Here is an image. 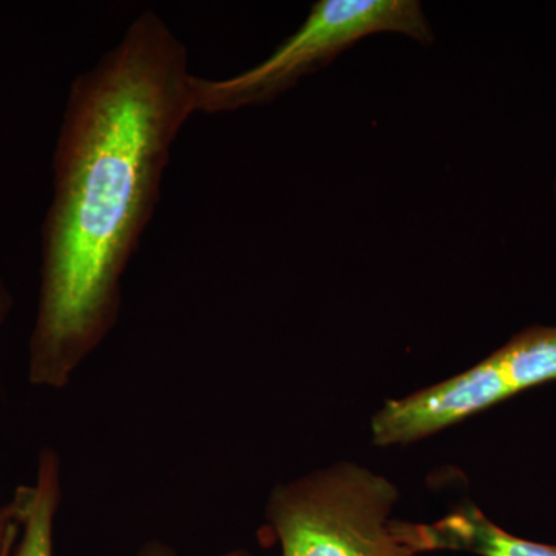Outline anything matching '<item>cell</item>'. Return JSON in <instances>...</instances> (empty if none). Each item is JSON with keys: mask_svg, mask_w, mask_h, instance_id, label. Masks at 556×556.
I'll list each match as a JSON object with an SVG mask.
<instances>
[{"mask_svg": "<svg viewBox=\"0 0 556 556\" xmlns=\"http://www.w3.org/2000/svg\"><path fill=\"white\" fill-rule=\"evenodd\" d=\"M514 396L517 393L492 353L455 378L387 401L372 416V442L380 447L412 444Z\"/></svg>", "mask_w": 556, "mask_h": 556, "instance_id": "277c9868", "label": "cell"}, {"mask_svg": "<svg viewBox=\"0 0 556 556\" xmlns=\"http://www.w3.org/2000/svg\"><path fill=\"white\" fill-rule=\"evenodd\" d=\"M62 501V464L56 450H40L33 484L17 486L10 506L20 522L11 556H53L54 521Z\"/></svg>", "mask_w": 556, "mask_h": 556, "instance_id": "5b68a950", "label": "cell"}, {"mask_svg": "<svg viewBox=\"0 0 556 556\" xmlns=\"http://www.w3.org/2000/svg\"><path fill=\"white\" fill-rule=\"evenodd\" d=\"M439 544L442 551L479 556H556V544L511 535L471 503L445 515L439 525Z\"/></svg>", "mask_w": 556, "mask_h": 556, "instance_id": "8992f818", "label": "cell"}, {"mask_svg": "<svg viewBox=\"0 0 556 556\" xmlns=\"http://www.w3.org/2000/svg\"><path fill=\"white\" fill-rule=\"evenodd\" d=\"M13 295L7 288L5 281L0 278V325L9 318L11 309H13Z\"/></svg>", "mask_w": 556, "mask_h": 556, "instance_id": "30bf717a", "label": "cell"}, {"mask_svg": "<svg viewBox=\"0 0 556 556\" xmlns=\"http://www.w3.org/2000/svg\"><path fill=\"white\" fill-rule=\"evenodd\" d=\"M397 486L353 463L278 484L266 519L281 556H417L405 522L391 519Z\"/></svg>", "mask_w": 556, "mask_h": 556, "instance_id": "7a4b0ae2", "label": "cell"}, {"mask_svg": "<svg viewBox=\"0 0 556 556\" xmlns=\"http://www.w3.org/2000/svg\"><path fill=\"white\" fill-rule=\"evenodd\" d=\"M218 556H254L247 548H233V551L225 552V554Z\"/></svg>", "mask_w": 556, "mask_h": 556, "instance_id": "8fae6325", "label": "cell"}, {"mask_svg": "<svg viewBox=\"0 0 556 556\" xmlns=\"http://www.w3.org/2000/svg\"><path fill=\"white\" fill-rule=\"evenodd\" d=\"M135 556H177L174 548L163 541H149L144 546L139 548Z\"/></svg>", "mask_w": 556, "mask_h": 556, "instance_id": "9c48e42d", "label": "cell"}, {"mask_svg": "<svg viewBox=\"0 0 556 556\" xmlns=\"http://www.w3.org/2000/svg\"><path fill=\"white\" fill-rule=\"evenodd\" d=\"M185 43L153 11L68 91L42 226L28 379L62 390L118 321L123 277L192 113Z\"/></svg>", "mask_w": 556, "mask_h": 556, "instance_id": "6da1fadb", "label": "cell"}, {"mask_svg": "<svg viewBox=\"0 0 556 556\" xmlns=\"http://www.w3.org/2000/svg\"><path fill=\"white\" fill-rule=\"evenodd\" d=\"M378 33H399L422 43L434 40L416 0H320L302 27L255 67L229 79L193 76V109L225 113L266 104Z\"/></svg>", "mask_w": 556, "mask_h": 556, "instance_id": "3957f363", "label": "cell"}, {"mask_svg": "<svg viewBox=\"0 0 556 556\" xmlns=\"http://www.w3.org/2000/svg\"><path fill=\"white\" fill-rule=\"evenodd\" d=\"M555 197H556V186H555Z\"/></svg>", "mask_w": 556, "mask_h": 556, "instance_id": "7c38bea8", "label": "cell"}, {"mask_svg": "<svg viewBox=\"0 0 556 556\" xmlns=\"http://www.w3.org/2000/svg\"><path fill=\"white\" fill-rule=\"evenodd\" d=\"M493 354L517 394L556 382V327L522 329Z\"/></svg>", "mask_w": 556, "mask_h": 556, "instance_id": "52a82bcc", "label": "cell"}, {"mask_svg": "<svg viewBox=\"0 0 556 556\" xmlns=\"http://www.w3.org/2000/svg\"><path fill=\"white\" fill-rule=\"evenodd\" d=\"M20 538V522L10 503L0 507V556L13 555Z\"/></svg>", "mask_w": 556, "mask_h": 556, "instance_id": "ba28073f", "label": "cell"}]
</instances>
